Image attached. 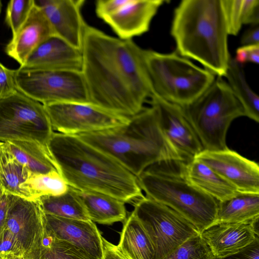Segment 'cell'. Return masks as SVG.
<instances>
[{"mask_svg":"<svg viewBox=\"0 0 259 259\" xmlns=\"http://www.w3.org/2000/svg\"><path fill=\"white\" fill-rule=\"evenodd\" d=\"M8 194L4 193L0 198V233L5 228L8 210Z\"/></svg>","mask_w":259,"mask_h":259,"instance_id":"cell-41","label":"cell"},{"mask_svg":"<svg viewBox=\"0 0 259 259\" xmlns=\"http://www.w3.org/2000/svg\"><path fill=\"white\" fill-rule=\"evenodd\" d=\"M259 219V193L239 192L218 202L216 222L251 223Z\"/></svg>","mask_w":259,"mask_h":259,"instance_id":"cell-25","label":"cell"},{"mask_svg":"<svg viewBox=\"0 0 259 259\" xmlns=\"http://www.w3.org/2000/svg\"><path fill=\"white\" fill-rule=\"evenodd\" d=\"M76 191L92 222L111 225L126 220L127 212L123 201L104 194Z\"/></svg>","mask_w":259,"mask_h":259,"instance_id":"cell-23","label":"cell"},{"mask_svg":"<svg viewBox=\"0 0 259 259\" xmlns=\"http://www.w3.org/2000/svg\"><path fill=\"white\" fill-rule=\"evenodd\" d=\"M104 254L102 259H125L118 251L117 246L102 237Z\"/></svg>","mask_w":259,"mask_h":259,"instance_id":"cell-40","label":"cell"},{"mask_svg":"<svg viewBox=\"0 0 259 259\" xmlns=\"http://www.w3.org/2000/svg\"><path fill=\"white\" fill-rule=\"evenodd\" d=\"M164 0H128L117 12L103 21L122 39H133L147 32Z\"/></svg>","mask_w":259,"mask_h":259,"instance_id":"cell-18","label":"cell"},{"mask_svg":"<svg viewBox=\"0 0 259 259\" xmlns=\"http://www.w3.org/2000/svg\"><path fill=\"white\" fill-rule=\"evenodd\" d=\"M16 70L10 69L0 62V100L18 91L15 81Z\"/></svg>","mask_w":259,"mask_h":259,"instance_id":"cell-35","label":"cell"},{"mask_svg":"<svg viewBox=\"0 0 259 259\" xmlns=\"http://www.w3.org/2000/svg\"><path fill=\"white\" fill-rule=\"evenodd\" d=\"M34 4V0H12L8 3L5 21L11 29L12 37L26 21Z\"/></svg>","mask_w":259,"mask_h":259,"instance_id":"cell-33","label":"cell"},{"mask_svg":"<svg viewBox=\"0 0 259 259\" xmlns=\"http://www.w3.org/2000/svg\"><path fill=\"white\" fill-rule=\"evenodd\" d=\"M170 34L181 56L225 77L231 56L222 0H183L174 11Z\"/></svg>","mask_w":259,"mask_h":259,"instance_id":"cell-3","label":"cell"},{"mask_svg":"<svg viewBox=\"0 0 259 259\" xmlns=\"http://www.w3.org/2000/svg\"><path fill=\"white\" fill-rule=\"evenodd\" d=\"M47 146L69 187L104 194L133 204L144 196L134 175L77 136L54 132Z\"/></svg>","mask_w":259,"mask_h":259,"instance_id":"cell-2","label":"cell"},{"mask_svg":"<svg viewBox=\"0 0 259 259\" xmlns=\"http://www.w3.org/2000/svg\"><path fill=\"white\" fill-rule=\"evenodd\" d=\"M80 50L91 103L127 117L143 109L152 95L144 49L87 24Z\"/></svg>","mask_w":259,"mask_h":259,"instance_id":"cell-1","label":"cell"},{"mask_svg":"<svg viewBox=\"0 0 259 259\" xmlns=\"http://www.w3.org/2000/svg\"><path fill=\"white\" fill-rule=\"evenodd\" d=\"M18 91L47 105L62 102H90L80 71L16 69Z\"/></svg>","mask_w":259,"mask_h":259,"instance_id":"cell-8","label":"cell"},{"mask_svg":"<svg viewBox=\"0 0 259 259\" xmlns=\"http://www.w3.org/2000/svg\"><path fill=\"white\" fill-rule=\"evenodd\" d=\"M184 163L151 165L137 177L138 182L146 197L174 210L200 233L216 222L219 201L189 181Z\"/></svg>","mask_w":259,"mask_h":259,"instance_id":"cell-5","label":"cell"},{"mask_svg":"<svg viewBox=\"0 0 259 259\" xmlns=\"http://www.w3.org/2000/svg\"><path fill=\"white\" fill-rule=\"evenodd\" d=\"M234 59L243 65L246 62L258 64L259 44L242 46L237 49Z\"/></svg>","mask_w":259,"mask_h":259,"instance_id":"cell-37","label":"cell"},{"mask_svg":"<svg viewBox=\"0 0 259 259\" xmlns=\"http://www.w3.org/2000/svg\"><path fill=\"white\" fill-rule=\"evenodd\" d=\"M8 197L5 228L14 234L24 254L43 244L46 233L44 213L37 199L12 194H8Z\"/></svg>","mask_w":259,"mask_h":259,"instance_id":"cell-12","label":"cell"},{"mask_svg":"<svg viewBox=\"0 0 259 259\" xmlns=\"http://www.w3.org/2000/svg\"><path fill=\"white\" fill-rule=\"evenodd\" d=\"M163 259H215L200 234L184 242Z\"/></svg>","mask_w":259,"mask_h":259,"instance_id":"cell-32","label":"cell"},{"mask_svg":"<svg viewBox=\"0 0 259 259\" xmlns=\"http://www.w3.org/2000/svg\"><path fill=\"white\" fill-rule=\"evenodd\" d=\"M3 144H4V142L0 141V154H1V151H2V147H3Z\"/></svg>","mask_w":259,"mask_h":259,"instance_id":"cell-44","label":"cell"},{"mask_svg":"<svg viewBox=\"0 0 259 259\" xmlns=\"http://www.w3.org/2000/svg\"><path fill=\"white\" fill-rule=\"evenodd\" d=\"M3 147L12 158L25 166L32 173L59 172L47 145L34 141H14L4 142Z\"/></svg>","mask_w":259,"mask_h":259,"instance_id":"cell-22","label":"cell"},{"mask_svg":"<svg viewBox=\"0 0 259 259\" xmlns=\"http://www.w3.org/2000/svg\"><path fill=\"white\" fill-rule=\"evenodd\" d=\"M53 131L70 135L94 133L126 124L127 117L91 102H62L43 105Z\"/></svg>","mask_w":259,"mask_h":259,"instance_id":"cell-11","label":"cell"},{"mask_svg":"<svg viewBox=\"0 0 259 259\" xmlns=\"http://www.w3.org/2000/svg\"><path fill=\"white\" fill-rule=\"evenodd\" d=\"M149 104L156 109L163 133L185 162L203 150L182 106L155 95L151 96Z\"/></svg>","mask_w":259,"mask_h":259,"instance_id":"cell-13","label":"cell"},{"mask_svg":"<svg viewBox=\"0 0 259 259\" xmlns=\"http://www.w3.org/2000/svg\"><path fill=\"white\" fill-rule=\"evenodd\" d=\"M4 194V192L3 190L0 187V198L2 196V195Z\"/></svg>","mask_w":259,"mask_h":259,"instance_id":"cell-43","label":"cell"},{"mask_svg":"<svg viewBox=\"0 0 259 259\" xmlns=\"http://www.w3.org/2000/svg\"><path fill=\"white\" fill-rule=\"evenodd\" d=\"M235 97L242 105L245 116L259 122V97L246 81L243 65L231 57L225 76Z\"/></svg>","mask_w":259,"mask_h":259,"instance_id":"cell-26","label":"cell"},{"mask_svg":"<svg viewBox=\"0 0 259 259\" xmlns=\"http://www.w3.org/2000/svg\"><path fill=\"white\" fill-rule=\"evenodd\" d=\"M0 259H6L5 256L0 255Z\"/></svg>","mask_w":259,"mask_h":259,"instance_id":"cell-46","label":"cell"},{"mask_svg":"<svg viewBox=\"0 0 259 259\" xmlns=\"http://www.w3.org/2000/svg\"><path fill=\"white\" fill-rule=\"evenodd\" d=\"M133 205L132 212L151 240L154 259H163L189 238L200 234L176 211L146 196Z\"/></svg>","mask_w":259,"mask_h":259,"instance_id":"cell-9","label":"cell"},{"mask_svg":"<svg viewBox=\"0 0 259 259\" xmlns=\"http://www.w3.org/2000/svg\"><path fill=\"white\" fill-rule=\"evenodd\" d=\"M31 173L2 147L0 154V187L5 193L25 198L20 186Z\"/></svg>","mask_w":259,"mask_h":259,"instance_id":"cell-30","label":"cell"},{"mask_svg":"<svg viewBox=\"0 0 259 259\" xmlns=\"http://www.w3.org/2000/svg\"><path fill=\"white\" fill-rule=\"evenodd\" d=\"M54 35L47 17L35 3L26 21L7 45L5 52L21 66L37 46Z\"/></svg>","mask_w":259,"mask_h":259,"instance_id":"cell-20","label":"cell"},{"mask_svg":"<svg viewBox=\"0 0 259 259\" xmlns=\"http://www.w3.org/2000/svg\"><path fill=\"white\" fill-rule=\"evenodd\" d=\"M0 255L23 256L24 251L14 234L4 228L0 233Z\"/></svg>","mask_w":259,"mask_h":259,"instance_id":"cell-34","label":"cell"},{"mask_svg":"<svg viewBox=\"0 0 259 259\" xmlns=\"http://www.w3.org/2000/svg\"><path fill=\"white\" fill-rule=\"evenodd\" d=\"M76 136L112 157L137 178L154 164L185 161L163 133L157 111L151 105L131 117L125 125Z\"/></svg>","mask_w":259,"mask_h":259,"instance_id":"cell-4","label":"cell"},{"mask_svg":"<svg viewBox=\"0 0 259 259\" xmlns=\"http://www.w3.org/2000/svg\"><path fill=\"white\" fill-rule=\"evenodd\" d=\"M195 158L203 162L239 192L259 193V166L228 148L222 150H203Z\"/></svg>","mask_w":259,"mask_h":259,"instance_id":"cell-14","label":"cell"},{"mask_svg":"<svg viewBox=\"0 0 259 259\" xmlns=\"http://www.w3.org/2000/svg\"><path fill=\"white\" fill-rule=\"evenodd\" d=\"M222 3L229 35H237L243 25H258V0H222Z\"/></svg>","mask_w":259,"mask_h":259,"instance_id":"cell-28","label":"cell"},{"mask_svg":"<svg viewBox=\"0 0 259 259\" xmlns=\"http://www.w3.org/2000/svg\"><path fill=\"white\" fill-rule=\"evenodd\" d=\"M240 44L242 46L259 44L258 25H251L242 34Z\"/></svg>","mask_w":259,"mask_h":259,"instance_id":"cell-39","label":"cell"},{"mask_svg":"<svg viewBox=\"0 0 259 259\" xmlns=\"http://www.w3.org/2000/svg\"><path fill=\"white\" fill-rule=\"evenodd\" d=\"M219 259H259L258 237L241 251Z\"/></svg>","mask_w":259,"mask_h":259,"instance_id":"cell-38","label":"cell"},{"mask_svg":"<svg viewBox=\"0 0 259 259\" xmlns=\"http://www.w3.org/2000/svg\"><path fill=\"white\" fill-rule=\"evenodd\" d=\"M81 50L54 35L37 46L24 64L26 69L80 71Z\"/></svg>","mask_w":259,"mask_h":259,"instance_id":"cell-19","label":"cell"},{"mask_svg":"<svg viewBox=\"0 0 259 259\" xmlns=\"http://www.w3.org/2000/svg\"><path fill=\"white\" fill-rule=\"evenodd\" d=\"M258 219L251 223L215 222L200 234L214 258H222L241 251L258 237Z\"/></svg>","mask_w":259,"mask_h":259,"instance_id":"cell-17","label":"cell"},{"mask_svg":"<svg viewBox=\"0 0 259 259\" xmlns=\"http://www.w3.org/2000/svg\"><path fill=\"white\" fill-rule=\"evenodd\" d=\"M182 107L203 150L208 151L228 148L226 135L230 124L235 119L245 116L227 82L218 76L196 100Z\"/></svg>","mask_w":259,"mask_h":259,"instance_id":"cell-7","label":"cell"},{"mask_svg":"<svg viewBox=\"0 0 259 259\" xmlns=\"http://www.w3.org/2000/svg\"><path fill=\"white\" fill-rule=\"evenodd\" d=\"M184 171L189 181L219 202L228 199L239 192L232 184L195 158L185 162Z\"/></svg>","mask_w":259,"mask_h":259,"instance_id":"cell-21","label":"cell"},{"mask_svg":"<svg viewBox=\"0 0 259 259\" xmlns=\"http://www.w3.org/2000/svg\"><path fill=\"white\" fill-rule=\"evenodd\" d=\"M145 59L152 95L182 107L196 100L216 77L177 52L164 54L145 50Z\"/></svg>","mask_w":259,"mask_h":259,"instance_id":"cell-6","label":"cell"},{"mask_svg":"<svg viewBox=\"0 0 259 259\" xmlns=\"http://www.w3.org/2000/svg\"><path fill=\"white\" fill-rule=\"evenodd\" d=\"M128 0H98L95 3L97 16L104 20L117 12Z\"/></svg>","mask_w":259,"mask_h":259,"instance_id":"cell-36","label":"cell"},{"mask_svg":"<svg viewBox=\"0 0 259 259\" xmlns=\"http://www.w3.org/2000/svg\"><path fill=\"white\" fill-rule=\"evenodd\" d=\"M2 9V1L0 0V14L1 13Z\"/></svg>","mask_w":259,"mask_h":259,"instance_id":"cell-45","label":"cell"},{"mask_svg":"<svg viewBox=\"0 0 259 259\" xmlns=\"http://www.w3.org/2000/svg\"><path fill=\"white\" fill-rule=\"evenodd\" d=\"M69 185L57 171L46 174L31 173L20 188L25 198L37 199L45 196H56L66 192Z\"/></svg>","mask_w":259,"mask_h":259,"instance_id":"cell-29","label":"cell"},{"mask_svg":"<svg viewBox=\"0 0 259 259\" xmlns=\"http://www.w3.org/2000/svg\"><path fill=\"white\" fill-rule=\"evenodd\" d=\"M49 21L54 35L72 46L81 49L87 23L82 15L84 0H37Z\"/></svg>","mask_w":259,"mask_h":259,"instance_id":"cell-16","label":"cell"},{"mask_svg":"<svg viewBox=\"0 0 259 259\" xmlns=\"http://www.w3.org/2000/svg\"><path fill=\"white\" fill-rule=\"evenodd\" d=\"M37 199L45 214L66 219L90 220L76 190L70 187L64 194L42 196Z\"/></svg>","mask_w":259,"mask_h":259,"instance_id":"cell-27","label":"cell"},{"mask_svg":"<svg viewBox=\"0 0 259 259\" xmlns=\"http://www.w3.org/2000/svg\"><path fill=\"white\" fill-rule=\"evenodd\" d=\"M117 248L125 259H154L151 240L132 212L124 221Z\"/></svg>","mask_w":259,"mask_h":259,"instance_id":"cell-24","label":"cell"},{"mask_svg":"<svg viewBox=\"0 0 259 259\" xmlns=\"http://www.w3.org/2000/svg\"><path fill=\"white\" fill-rule=\"evenodd\" d=\"M23 256L24 259H91L76 246L53 238L46 232L42 245Z\"/></svg>","mask_w":259,"mask_h":259,"instance_id":"cell-31","label":"cell"},{"mask_svg":"<svg viewBox=\"0 0 259 259\" xmlns=\"http://www.w3.org/2000/svg\"><path fill=\"white\" fill-rule=\"evenodd\" d=\"M6 259H24L23 256L8 255L5 256Z\"/></svg>","mask_w":259,"mask_h":259,"instance_id":"cell-42","label":"cell"},{"mask_svg":"<svg viewBox=\"0 0 259 259\" xmlns=\"http://www.w3.org/2000/svg\"><path fill=\"white\" fill-rule=\"evenodd\" d=\"M54 133L44 105L19 91L0 100V141L47 145Z\"/></svg>","mask_w":259,"mask_h":259,"instance_id":"cell-10","label":"cell"},{"mask_svg":"<svg viewBox=\"0 0 259 259\" xmlns=\"http://www.w3.org/2000/svg\"><path fill=\"white\" fill-rule=\"evenodd\" d=\"M46 233L66 241L85 253L91 259H102V236L92 221L66 219L44 213Z\"/></svg>","mask_w":259,"mask_h":259,"instance_id":"cell-15","label":"cell"}]
</instances>
